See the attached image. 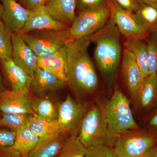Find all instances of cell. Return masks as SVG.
Returning <instances> with one entry per match:
<instances>
[{
  "mask_svg": "<svg viewBox=\"0 0 157 157\" xmlns=\"http://www.w3.org/2000/svg\"><path fill=\"white\" fill-rule=\"evenodd\" d=\"M44 6L52 18L67 25L76 18L75 0H48Z\"/></svg>",
  "mask_w": 157,
  "mask_h": 157,
  "instance_id": "obj_17",
  "label": "cell"
},
{
  "mask_svg": "<svg viewBox=\"0 0 157 157\" xmlns=\"http://www.w3.org/2000/svg\"><path fill=\"white\" fill-rule=\"evenodd\" d=\"M133 13L138 22L148 33L155 30L157 26V4H147L140 1L137 11Z\"/></svg>",
  "mask_w": 157,
  "mask_h": 157,
  "instance_id": "obj_23",
  "label": "cell"
},
{
  "mask_svg": "<svg viewBox=\"0 0 157 157\" xmlns=\"http://www.w3.org/2000/svg\"><path fill=\"white\" fill-rule=\"evenodd\" d=\"M89 36L69 39L63 47L68 84L78 95L95 90L98 78L88 52Z\"/></svg>",
  "mask_w": 157,
  "mask_h": 157,
  "instance_id": "obj_1",
  "label": "cell"
},
{
  "mask_svg": "<svg viewBox=\"0 0 157 157\" xmlns=\"http://www.w3.org/2000/svg\"><path fill=\"white\" fill-rule=\"evenodd\" d=\"M31 106L35 115L39 117L50 120L58 118L59 104L47 96H37L33 98Z\"/></svg>",
  "mask_w": 157,
  "mask_h": 157,
  "instance_id": "obj_22",
  "label": "cell"
},
{
  "mask_svg": "<svg viewBox=\"0 0 157 157\" xmlns=\"http://www.w3.org/2000/svg\"><path fill=\"white\" fill-rule=\"evenodd\" d=\"M70 136L67 132H60L39 137L26 157H57Z\"/></svg>",
  "mask_w": 157,
  "mask_h": 157,
  "instance_id": "obj_14",
  "label": "cell"
},
{
  "mask_svg": "<svg viewBox=\"0 0 157 157\" xmlns=\"http://www.w3.org/2000/svg\"><path fill=\"white\" fill-rule=\"evenodd\" d=\"M39 137L27 126L16 132V138L12 146L24 157H26L39 141Z\"/></svg>",
  "mask_w": 157,
  "mask_h": 157,
  "instance_id": "obj_24",
  "label": "cell"
},
{
  "mask_svg": "<svg viewBox=\"0 0 157 157\" xmlns=\"http://www.w3.org/2000/svg\"><path fill=\"white\" fill-rule=\"evenodd\" d=\"M69 27L51 17L45 6L30 10L24 27L20 33H26L34 31L43 30H65Z\"/></svg>",
  "mask_w": 157,
  "mask_h": 157,
  "instance_id": "obj_13",
  "label": "cell"
},
{
  "mask_svg": "<svg viewBox=\"0 0 157 157\" xmlns=\"http://www.w3.org/2000/svg\"><path fill=\"white\" fill-rule=\"evenodd\" d=\"M48 0H24L23 6L29 10H34L45 6Z\"/></svg>",
  "mask_w": 157,
  "mask_h": 157,
  "instance_id": "obj_34",
  "label": "cell"
},
{
  "mask_svg": "<svg viewBox=\"0 0 157 157\" xmlns=\"http://www.w3.org/2000/svg\"><path fill=\"white\" fill-rule=\"evenodd\" d=\"M6 78L13 90L29 88L32 80V77L13 60H0Z\"/></svg>",
  "mask_w": 157,
  "mask_h": 157,
  "instance_id": "obj_19",
  "label": "cell"
},
{
  "mask_svg": "<svg viewBox=\"0 0 157 157\" xmlns=\"http://www.w3.org/2000/svg\"><path fill=\"white\" fill-rule=\"evenodd\" d=\"M143 40L128 39L125 43V49L132 52L140 68L144 78L150 75L147 45Z\"/></svg>",
  "mask_w": 157,
  "mask_h": 157,
  "instance_id": "obj_21",
  "label": "cell"
},
{
  "mask_svg": "<svg viewBox=\"0 0 157 157\" xmlns=\"http://www.w3.org/2000/svg\"><path fill=\"white\" fill-rule=\"evenodd\" d=\"M0 157H24L12 147L0 148Z\"/></svg>",
  "mask_w": 157,
  "mask_h": 157,
  "instance_id": "obj_35",
  "label": "cell"
},
{
  "mask_svg": "<svg viewBox=\"0 0 157 157\" xmlns=\"http://www.w3.org/2000/svg\"><path fill=\"white\" fill-rule=\"evenodd\" d=\"M4 127L3 126L2 123V121H1V113H0V127Z\"/></svg>",
  "mask_w": 157,
  "mask_h": 157,
  "instance_id": "obj_41",
  "label": "cell"
},
{
  "mask_svg": "<svg viewBox=\"0 0 157 157\" xmlns=\"http://www.w3.org/2000/svg\"><path fill=\"white\" fill-rule=\"evenodd\" d=\"M120 34L109 18L102 28L90 36L91 42L95 44V59L101 72L106 75L114 73L120 62Z\"/></svg>",
  "mask_w": 157,
  "mask_h": 157,
  "instance_id": "obj_2",
  "label": "cell"
},
{
  "mask_svg": "<svg viewBox=\"0 0 157 157\" xmlns=\"http://www.w3.org/2000/svg\"><path fill=\"white\" fill-rule=\"evenodd\" d=\"M29 126L32 132L39 137L58 132H66L60 125L58 120H50L35 115L32 118Z\"/></svg>",
  "mask_w": 157,
  "mask_h": 157,
  "instance_id": "obj_25",
  "label": "cell"
},
{
  "mask_svg": "<svg viewBox=\"0 0 157 157\" xmlns=\"http://www.w3.org/2000/svg\"><path fill=\"white\" fill-rule=\"evenodd\" d=\"M33 116L27 113L4 114L1 116V121L4 127L17 132L28 126Z\"/></svg>",
  "mask_w": 157,
  "mask_h": 157,
  "instance_id": "obj_27",
  "label": "cell"
},
{
  "mask_svg": "<svg viewBox=\"0 0 157 157\" xmlns=\"http://www.w3.org/2000/svg\"><path fill=\"white\" fill-rule=\"evenodd\" d=\"M147 43V56L150 74L157 73V31L149 33Z\"/></svg>",
  "mask_w": 157,
  "mask_h": 157,
  "instance_id": "obj_29",
  "label": "cell"
},
{
  "mask_svg": "<svg viewBox=\"0 0 157 157\" xmlns=\"http://www.w3.org/2000/svg\"><path fill=\"white\" fill-rule=\"evenodd\" d=\"M4 6L2 21L11 34L20 33L25 25L30 10L17 0H1Z\"/></svg>",
  "mask_w": 157,
  "mask_h": 157,
  "instance_id": "obj_12",
  "label": "cell"
},
{
  "mask_svg": "<svg viewBox=\"0 0 157 157\" xmlns=\"http://www.w3.org/2000/svg\"><path fill=\"white\" fill-rule=\"evenodd\" d=\"M4 10V6H3L2 1L0 0V22L2 21V17Z\"/></svg>",
  "mask_w": 157,
  "mask_h": 157,
  "instance_id": "obj_40",
  "label": "cell"
},
{
  "mask_svg": "<svg viewBox=\"0 0 157 157\" xmlns=\"http://www.w3.org/2000/svg\"><path fill=\"white\" fill-rule=\"evenodd\" d=\"M77 136L87 148L102 144L113 147L118 138L109 132L102 108L97 106H93L86 113Z\"/></svg>",
  "mask_w": 157,
  "mask_h": 157,
  "instance_id": "obj_4",
  "label": "cell"
},
{
  "mask_svg": "<svg viewBox=\"0 0 157 157\" xmlns=\"http://www.w3.org/2000/svg\"><path fill=\"white\" fill-rule=\"evenodd\" d=\"M149 125L157 132V111L151 118L149 121Z\"/></svg>",
  "mask_w": 157,
  "mask_h": 157,
  "instance_id": "obj_36",
  "label": "cell"
},
{
  "mask_svg": "<svg viewBox=\"0 0 157 157\" xmlns=\"http://www.w3.org/2000/svg\"><path fill=\"white\" fill-rule=\"evenodd\" d=\"M12 60L31 77L38 66V57L19 33L12 34Z\"/></svg>",
  "mask_w": 157,
  "mask_h": 157,
  "instance_id": "obj_11",
  "label": "cell"
},
{
  "mask_svg": "<svg viewBox=\"0 0 157 157\" xmlns=\"http://www.w3.org/2000/svg\"><path fill=\"white\" fill-rule=\"evenodd\" d=\"M102 109L107 128L113 136L118 137L125 132L138 128L130 102L120 90L115 89Z\"/></svg>",
  "mask_w": 157,
  "mask_h": 157,
  "instance_id": "obj_3",
  "label": "cell"
},
{
  "mask_svg": "<svg viewBox=\"0 0 157 157\" xmlns=\"http://www.w3.org/2000/svg\"><path fill=\"white\" fill-rule=\"evenodd\" d=\"M110 16L108 7L79 12L68 29L69 39L89 36L102 28Z\"/></svg>",
  "mask_w": 157,
  "mask_h": 157,
  "instance_id": "obj_7",
  "label": "cell"
},
{
  "mask_svg": "<svg viewBox=\"0 0 157 157\" xmlns=\"http://www.w3.org/2000/svg\"><path fill=\"white\" fill-rule=\"evenodd\" d=\"M76 9L79 11H87L108 7V0H75Z\"/></svg>",
  "mask_w": 157,
  "mask_h": 157,
  "instance_id": "obj_31",
  "label": "cell"
},
{
  "mask_svg": "<svg viewBox=\"0 0 157 157\" xmlns=\"http://www.w3.org/2000/svg\"><path fill=\"white\" fill-rule=\"evenodd\" d=\"M143 157H157V144L147 151Z\"/></svg>",
  "mask_w": 157,
  "mask_h": 157,
  "instance_id": "obj_37",
  "label": "cell"
},
{
  "mask_svg": "<svg viewBox=\"0 0 157 157\" xmlns=\"http://www.w3.org/2000/svg\"><path fill=\"white\" fill-rule=\"evenodd\" d=\"M142 2L151 5H156L157 4V0H140Z\"/></svg>",
  "mask_w": 157,
  "mask_h": 157,
  "instance_id": "obj_39",
  "label": "cell"
},
{
  "mask_svg": "<svg viewBox=\"0 0 157 157\" xmlns=\"http://www.w3.org/2000/svg\"><path fill=\"white\" fill-rule=\"evenodd\" d=\"M66 85L51 73L38 67L32 77L29 90L37 96H42L63 88Z\"/></svg>",
  "mask_w": 157,
  "mask_h": 157,
  "instance_id": "obj_15",
  "label": "cell"
},
{
  "mask_svg": "<svg viewBox=\"0 0 157 157\" xmlns=\"http://www.w3.org/2000/svg\"><path fill=\"white\" fill-rule=\"evenodd\" d=\"M38 66L51 73L66 84H68L63 48L49 56L38 57Z\"/></svg>",
  "mask_w": 157,
  "mask_h": 157,
  "instance_id": "obj_20",
  "label": "cell"
},
{
  "mask_svg": "<svg viewBox=\"0 0 157 157\" xmlns=\"http://www.w3.org/2000/svg\"><path fill=\"white\" fill-rule=\"evenodd\" d=\"M155 30L157 31V27H156V28Z\"/></svg>",
  "mask_w": 157,
  "mask_h": 157,
  "instance_id": "obj_43",
  "label": "cell"
},
{
  "mask_svg": "<svg viewBox=\"0 0 157 157\" xmlns=\"http://www.w3.org/2000/svg\"><path fill=\"white\" fill-rule=\"evenodd\" d=\"M139 106L150 108L157 104V73H152L144 78L132 94Z\"/></svg>",
  "mask_w": 157,
  "mask_h": 157,
  "instance_id": "obj_16",
  "label": "cell"
},
{
  "mask_svg": "<svg viewBox=\"0 0 157 157\" xmlns=\"http://www.w3.org/2000/svg\"><path fill=\"white\" fill-rule=\"evenodd\" d=\"M17 2H21V3L23 2L24 0H17Z\"/></svg>",
  "mask_w": 157,
  "mask_h": 157,
  "instance_id": "obj_42",
  "label": "cell"
},
{
  "mask_svg": "<svg viewBox=\"0 0 157 157\" xmlns=\"http://www.w3.org/2000/svg\"><path fill=\"white\" fill-rule=\"evenodd\" d=\"M20 34L39 57L49 56L57 52L64 47L70 38L68 29L65 30H43Z\"/></svg>",
  "mask_w": 157,
  "mask_h": 157,
  "instance_id": "obj_5",
  "label": "cell"
},
{
  "mask_svg": "<svg viewBox=\"0 0 157 157\" xmlns=\"http://www.w3.org/2000/svg\"><path fill=\"white\" fill-rule=\"evenodd\" d=\"M89 108L87 103L76 102L68 95L59 104L58 121L63 130L71 136H77L82 121Z\"/></svg>",
  "mask_w": 157,
  "mask_h": 157,
  "instance_id": "obj_9",
  "label": "cell"
},
{
  "mask_svg": "<svg viewBox=\"0 0 157 157\" xmlns=\"http://www.w3.org/2000/svg\"><path fill=\"white\" fill-rule=\"evenodd\" d=\"M16 136V132L10 129L0 128V148L13 146Z\"/></svg>",
  "mask_w": 157,
  "mask_h": 157,
  "instance_id": "obj_32",
  "label": "cell"
},
{
  "mask_svg": "<svg viewBox=\"0 0 157 157\" xmlns=\"http://www.w3.org/2000/svg\"><path fill=\"white\" fill-rule=\"evenodd\" d=\"M110 19L115 24L122 35L128 39L144 40L148 33L138 22L133 12L119 6L115 0H108Z\"/></svg>",
  "mask_w": 157,
  "mask_h": 157,
  "instance_id": "obj_8",
  "label": "cell"
},
{
  "mask_svg": "<svg viewBox=\"0 0 157 157\" xmlns=\"http://www.w3.org/2000/svg\"><path fill=\"white\" fill-rule=\"evenodd\" d=\"M86 157H117L114 147L104 144L90 147L87 148Z\"/></svg>",
  "mask_w": 157,
  "mask_h": 157,
  "instance_id": "obj_30",
  "label": "cell"
},
{
  "mask_svg": "<svg viewBox=\"0 0 157 157\" xmlns=\"http://www.w3.org/2000/svg\"><path fill=\"white\" fill-rule=\"evenodd\" d=\"M6 89L2 75L1 71H0V92Z\"/></svg>",
  "mask_w": 157,
  "mask_h": 157,
  "instance_id": "obj_38",
  "label": "cell"
},
{
  "mask_svg": "<svg viewBox=\"0 0 157 157\" xmlns=\"http://www.w3.org/2000/svg\"></svg>",
  "mask_w": 157,
  "mask_h": 157,
  "instance_id": "obj_44",
  "label": "cell"
},
{
  "mask_svg": "<svg viewBox=\"0 0 157 157\" xmlns=\"http://www.w3.org/2000/svg\"><path fill=\"white\" fill-rule=\"evenodd\" d=\"M119 6L123 9L133 13H135L138 9L139 0H115Z\"/></svg>",
  "mask_w": 157,
  "mask_h": 157,
  "instance_id": "obj_33",
  "label": "cell"
},
{
  "mask_svg": "<svg viewBox=\"0 0 157 157\" xmlns=\"http://www.w3.org/2000/svg\"><path fill=\"white\" fill-rule=\"evenodd\" d=\"M157 144L156 135L129 131L119 136L113 147L117 157H143Z\"/></svg>",
  "mask_w": 157,
  "mask_h": 157,
  "instance_id": "obj_6",
  "label": "cell"
},
{
  "mask_svg": "<svg viewBox=\"0 0 157 157\" xmlns=\"http://www.w3.org/2000/svg\"><path fill=\"white\" fill-rule=\"evenodd\" d=\"M33 98L29 88L0 92V112L4 114L27 113L35 115L31 108Z\"/></svg>",
  "mask_w": 157,
  "mask_h": 157,
  "instance_id": "obj_10",
  "label": "cell"
},
{
  "mask_svg": "<svg viewBox=\"0 0 157 157\" xmlns=\"http://www.w3.org/2000/svg\"><path fill=\"white\" fill-rule=\"evenodd\" d=\"M121 70L128 89L132 94L144 78L133 54L126 49L124 50L123 55Z\"/></svg>",
  "mask_w": 157,
  "mask_h": 157,
  "instance_id": "obj_18",
  "label": "cell"
},
{
  "mask_svg": "<svg viewBox=\"0 0 157 157\" xmlns=\"http://www.w3.org/2000/svg\"><path fill=\"white\" fill-rule=\"evenodd\" d=\"M87 148L77 136H70L57 157H85Z\"/></svg>",
  "mask_w": 157,
  "mask_h": 157,
  "instance_id": "obj_26",
  "label": "cell"
},
{
  "mask_svg": "<svg viewBox=\"0 0 157 157\" xmlns=\"http://www.w3.org/2000/svg\"><path fill=\"white\" fill-rule=\"evenodd\" d=\"M12 34L2 21L0 22V60L12 59Z\"/></svg>",
  "mask_w": 157,
  "mask_h": 157,
  "instance_id": "obj_28",
  "label": "cell"
}]
</instances>
